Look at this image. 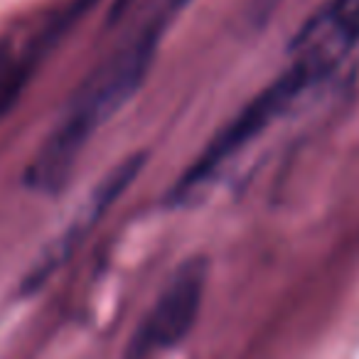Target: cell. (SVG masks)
Segmentation results:
<instances>
[{"instance_id":"1","label":"cell","mask_w":359,"mask_h":359,"mask_svg":"<svg viewBox=\"0 0 359 359\" xmlns=\"http://www.w3.org/2000/svg\"><path fill=\"white\" fill-rule=\"evenodd\" d=\"M160 30H163L160 20L148 25L81 84L60 123L52 128L40 153L27 168L30 187L40 192H57L65 187L91 135L106 121L114 118L126 106V101L140 89L153 62Z\"/></svg>"},{"instance_id":"2","label":"cell","mask_w":359,"mask_h":359,"mask_svg":"<svg viewBox=\"0 0 359 359\" xmlns=\"http://www.w3.org/2000/svg\"><path fill=\"white\" fill-rule=\"evenodd\" d=\"M327 74L330 72L320 67V62H315L313 57L295 55L288 69L278 79L271 81L251 104H246L236 114L234 121L226 123V128H222L215 135L205 153L177 180V185L170 192V202L185 205V202L200 197L210 187L212 180L222 172V168H226L229 160H234L241 150L249 148L273 121H278L305 91L320 84Z\"/></svg>"},{"instance_id":"3","label":"cell","mask_w":359,"mask_h":359,"mask_svg":"<svg viewBox=\"0 0 359 359\" xmlns=\"http://www.w3.org/2000/svg\"><path fill=\"white\" fill-rule=\"evenodd\" d=\"M207 285V261L187 259L177 266L165 288L160 290L158 300L153 303L150 313L138 325L135 334L130 337L128 359H150L155 354L172 349L177 342L190 334L195 320L200 315L202 298Z\"/></svg>"},{"instance_id":"4","label":"cell","mask_w":359,"mask_h":359,"mask_svg":"<svg viewBox=\"0 0 359 359\" xmlns=\"http://www.w3.org/2000/svg\"><path fill=\"white\" fill-rule=\"evenodd\" d=\"M143 163H145V155L143 153H135V155H130V158H126L123 163L116 165V168L111 170V172L106 175L104 180H101L99 185H96V190L91 192L89 202H84L86 207L81 210V215L74 219V224H72L69 229L65 231V236L57 241L52 259L47 261V264H40L35 269V278H32V280L47 276L52 269H55V266H60V261L65 259V256L72 254V249H74V246L79 244L81 239H84V234H89L91 226H94L96 222H99L101 217L106 215V210H109V207L114 205V202L118 200V197L123 195L126 190H128L130 182L138 177Z\"/></svg>"},{"instance_id":"5","label":"cell","mask_w":359,"mask_h":359,"mask_svg":"<svg viewBox=\"0 0 359 359\" xmlns=\"http://www.w3.org/2000/svg\"><path fill=\"white\" fill-rule=\"evenodd\" d=\"M30 65L32 57L15 55L11 42L0 40V116L6 114L20 96L27 74H30Z\"/></svg>"}]
</instances>
